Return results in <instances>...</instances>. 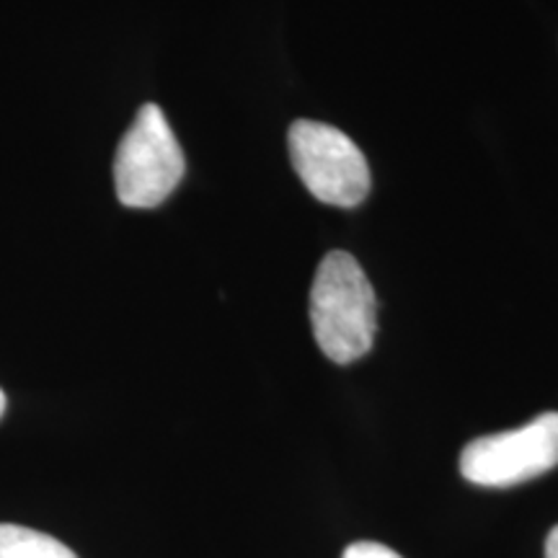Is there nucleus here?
<instances>
[{
    "instance_id": "f257e3e1",
    "label": "nucleus",
    "mask_w": 558,
    "mask_h": 558,
    "mask_svg": "<svg viewBox=\"0 0 558 558\" xmlns=\"http://www.w3.org/2000/svg\"><path fill=\"white\" fill-rule=\"evenodd\" d=\"M311 326L320 352L337 365L357 362L373 349L378 333V298L347 251L324 256L311 288Z\"/></svg>"
},
{
    "instance_id": "f03ea898",
    "label": "nucleus",
    "mask_w": 558,
    "mask_h": 558,
    "mask_svg": "<svg viewBox=\"0 0 558 558\" xmlns=\"http://www.w3.org/2000/svg\"><path fill=\"white\" fill-rule=\"evenodd\" d=\"M184 150L169 120L156 104H145L117 148V197L124 207H158L171 197L179 181L184 179Z\"/></svg>"
},
{
    "instance_id": "7ed1b4c3",
    "label": "nucleus",
    "mask_w": 558,
    "mask_h": 558,
    "mask_svg": "<svg viewBox=\"0 0 558 558\" xmlns=\"http://www.w3.org/2000/svg\"><path fill=\"white\" fill-rule=\"evenodd\" d=\"M290 160L313 197L333 207H357L369 194V166L352 137L331 124L298 120L290 128Z\"/></svg>"
},
{
    "instance_id": "20e7f679",
    "label": "nucleus",
    "mask_w": 558,
    "mask_h": 558,
    "mask_svg": "<svg viewBox=\"0 0 558 558\" xmlns=\"http://www.w3.org/2000/svg\"><path fill=\"white\" fill-rule=\"evenodd\" d=\"M558 465V411L535 416L525 427L473 439L460 452L465 481L486 488L525 484Z\"/></svg>"
},
{
    "instance_id": "39448f33",
    "label": "nucleus",
    "mask_w": 558,
    "mask_h": 558,
    "mask_svg": "<svg viewBox=\"0 0 558 558\" xmlns=\"http://www.w3.org/2000/svg\"><path fill=\"white\" fill-rule=\"evenodd\" d=\"M0 558H78L65 543L24 525H0Z\"/></svg>"
},
{
    "instance_id": "423d86ee",
    "label": "nucleus",
    "mask_w": 558,
    "mask_h": 558,
    "mask_svg": "<svg viewBox=\"0 0 558 558\" xmlns=\"http://www.w3.org/2000/svg\"><path fill=\"white\" fill-rule=\"evenodd\" d=\"M341 558H403L401 554H396L393 548L383 546V543H373V541H360V543H352L344 550V556Z\"/></svg>"
},
{
    "instance_id": "0eeeda50",
    "label": "nucleus",
    "mask_w": 558,
    "mask_h": 558,
    "mask_svg": "<svg viewBox=\"0 0 558 558\" xmlns=\"http://www.w3.org/2000/svg\"><path fill=\"white\" fill-rule=\"evenodd\" d=\"M546 558H558V525L550 530L546 538Z\"/></svg>"
},
{
    "instance_id": "6e6552de",
    "label": "nucleus",
    "mask_w": 558,
    "mask_h": 558,
    "mask_svg": "<svg viewBox=\"0 0 558 558\" xmlns=\"http://www.w3.org/2000/svg\"><path fill=\"white\" fill-rule=\"evenodd\" d=\"M3 414H5V393L0 390V416H3Z\"/></svg>"
}]
</instances>
